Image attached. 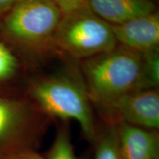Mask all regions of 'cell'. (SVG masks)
Segmentation results:
<instances>
[{"instance_id": "cell-14", "label": "cell", "mask_w": 159, "mask_h": 159, "mask_svg": "<svg viewBox=\"0 0 159 159\" xmlns=\"http://www.w3.org/2000/svg\"><path fill=\"white\" fill-rule=\"evenodd\" d=\"M64 14L71 13L86 6L87 0H51Z\"/></svg>"}, {"instance_id": "cell-16", "label": "cell", "mask_w": 159, "mask_h": 159, "mask_svg": "<svg viewBox=\"0 0 159 159\" xmlns=\"http://www.w3.org/2000/svg\"><path fill=\"white\" fill-rule=\"evenodd\" d=\"M19 0H0V16L6 14Z\"/></svg>"}, {"instance_id": "cell-15", "label": "cell", "mask_w": 159, "mask_h": 159, "mask_svg": "<svg viewBox=\"0 0 159 159\" xmlns=\"http://www.w3.org/2000/svg\"><path fill=\"white\" fill-rule=\"evenodd\" d=\"M0 159H45V158L37 150H27L0 158Z\"/></svg>"}, {"instance_id": "cell-8", "label": "cell", "mask_w": 159, "mask_h": 159, "mask_svg": "<svg viewBox=\"0 0 159 159\" xmlns=\"http://www.w3.org/2000/svg\"><path fill=\"white\" fill-rule=\"evenodd\" d=\"M122 159H159L158 130L128 124L116 125Z\"/></svg>"}, {"instance_id": "cell-9", "label": "cell", "mask_w": 159, "mask_h": 159, "mask_svg": "<svg viewBox=\"0 0 159 159\" xmlns=\"http://www.w3.org/2000/svg\"><path fill=\"white\" fill-rule=\"evenodd\" d=\"M86 6L111 25H121L156 11L151 0H87Z\"/></svg>"}, {"instance_id": "cell-4", "label": "cell", "mask_w": 159, "mask_h": 159, "mask_svg": "<svg viewBox=\"0 0 159 159\" xmlns=\"http://www.w3.org/2000/svg\"><path fill=\"white\" fill-rule=\"evenodd\" d=\"M117 44L110 24L85 6L63 15L53 41V50L84 61L108 52Z\"/></svg>"}, {"instance_id": "cell-5", "label": "cell", "mask_w": 159, "mask_h": 159, "mask_svg": "<svg viewBox=\"0 0 159 159\" xmlns=\"http://www.w3.org/2000/svg\"><path fill=\"white\" fill-rule=\"evenodd\" d=\"M49 121L27 98L0 95V158L37 150Z\"/></svg>"}, {"instance_id": "cell-6", "label": "cell", "mask_w": 159, "mask_h": 159, "mask_svg": "<svg viewBox=\"0 0 159 159\" xmlns=\"http://www.w3.org/2000/svg\"><path fill=\"white\" fill-rule=\"evenodd\" d=\"M97 108L107 125L128 124L158 130L159 93L156 89L133 91Z\"/></svg>"}, {"instance_id": "cell-3", "label": "cell", "mask_w": 159, "mask_h": 159, "mask_svg": "<svg viewBox=\"0 0 159 159\" xmlns=\"http://www.w3.org/2000/svg\"><path fill=\"white\" fill-rule=\"evenodd\" d=\"M5 15L2 27L12 42L35 54L54 51L63 13L51 0H19Z\"/></svg>"}, {"instance_id": "cell-12", "label": "cell", "mask_w": 159, "mask_h": 159, "mask_svg": "<svg viewBox=\"0 0 159 159\" xmlns=\"http://www.w3.org/2000/svg\"><path fill=\"white\" fill-rule=\"evenodd\" d=\"M45 159H78L71 144L69 128L66 124L57 129L55 139Z\"/></svg>"}, {"instance_id": "cell-11", "label": "cell", "mask_w": 159, "mask_h": 159, "mask_svg": "<svg viewBox=\"0 0 159 159\" xmlns=\"http://www.w3.org/2000/svg\"><path fill=\"white\" fill-rule=\"evenodd\" d=\"M159 84L158 48L143 52V65L139 90L156 89Z\"/></svg>"}, {"instance_id": "cell-7", "label": "cell", "mask_w": 159, "mask_h": 159, "mask_svg": "<svg viewBox=\"0 0 159 159\" xmlns=\"http://www.w3.org/2000/svg\"><path fill=\"white\" fill-rule=\"evenodd\" d=\"M111 27L121 46L140 52L158 48L159 15L156 11Z\"/></svg>"}, {"instance_id": "cell-1", "label": "cell", "mask_w": 159, "mask_h": 159, "mask_svg": "<svg viewBox=\"0 0 159 159\" xmlns=\"http://www.w3.org/2000/svg\"><path fill=\"white\" fill-rule=\"evenodd\" d=\"M27 99L49 119L76 121L85 139L94 143L98 131L80 74L67 71L35 80L30 85Z\"/></svg>"}, {"instance_id": "cell-10", "label": "cell", "mask_w": 159, "mask_h": 159, "mask_svg": "<svg viewBox=\"0 0 159 159\" xmlns=\"http://www.w3.org/2000/svg\"><path fill=\"white\" fill-rule=\"evenodd\" d=\"M93 144L95 145L94 159H122L119 150L116 125H107L97 135Z\"/></svg>"}, {"instance_id": "cell-13", "label": "cell", "mask_w": 159, "mask_h": 159, "mask_svg": "<svg viewBox=\"0 0 159 159\" xmlns=\"http://www.w3.org/2000/svg\"><path fill=\"white\" fill-rule=\"evenodd\" d=\"M17 68L16 57L5 43L0 42V82L13 76Z\"/></svg>"}, {"instance_id": "cell-2", "label": "cell", "mask_w": 159, "mask_h": 159, "mask_svg": "<svg viewBox=\"0 0 159 159\" xmlns=\"http://www.w3.org/2000/svg\"><path fill=\"white\" fill-rule=\"evenodd\" d=\"M143 52L123 46L84 60L82 78L91 103L96 107L139 90Z\"/></svg>"}]
</instances>
